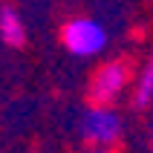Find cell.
<instances>
[{
  "label": "cell",
  "instance_id": "cell-1",
  "mask_svg": "<svg viewBox=\"0 0 153 153\" xmlns=\"http://www.w3.org/2000/svg\"><path fill=\"white\" fill-rule=\"evenodd\" d=\"M61 46L72 58H98L110 46V32L107 26L93 15H72L61 23Z\"/></svg>",
  "mask_w": 153,
  "mask_h": 153
},
{
  "label": "cell",
  "instance_id": "cell-2",
  "mask_svg": "<svg viewBox=\"0 0 153 153\" xmlns=\"http://www.w3.org/2000/svg\"><path fill=\"white\" fill-rule=\"evenodd\" d=\"M78 136L87 147H116L124 136V116L116 104H90L78 116Z\"/></svg>",
  "mask_w": 153,
  "mask_h": 153
},
{
  "label": "cell",
  "instance_id": "cell-3",
  "mask_svg": "<svg viewBox=\"0 0 153 153\" xmlns=\"http://www.w3.org/2000/svg\"><path fill=\"white\" fill-rule=\"evenodd\" d=\"M130 81H133V67L124 58L101 61L87 81V98L90 104H119L127 95Z\"/></svg>",
  "mask_w": 153,
  "mask_h": 153
},
{
  "label": "cell",
  "instance_id": "cell-4",
  "mask_svg": "<svg viewBox=\"0 0 153 153\" xmlns=\"http://www.w3.org/2000/svg\"><path fill=\"white\" fill-rule=\"evenodd\" d=\"M0 41L6 43L9 49H23L26 41H29L26 20L12 3H3L0 6Z\"/></svg>",
  "mask_w": 153,
  "mask_h": 153
},
{
  "label": "cell",
  "instance_id": "cell-5",
  "mask_svg": "<svg viewBox=\"0 0 153 153\" xmlns=\"http://www.w3.org/2000/svg\"><path fill=\"white\" fill-rule=\"evenodd\" d=\"M127 98L136 110H147L153 104V58H147L142 67L133 72V81H130Z\"/></svg>",
  "mask_w": 153,
  "mask_h": 153
},
{
  "label": "cell",
  "instance_id": "cell-6",
  "mask_svg": "<svg viewBox=\"0 0 153 153\" xmlns=\"http://www.w3.org/2000/svg\"><path fill=\"white\" fill-rule=\"evenodd\" d=\"M78 153H113L110 147H84V150H78Z\"/></svg>",
  "mask_w": 153,
  "mask_h": 153
},
{
  "label": "cell",
  "instance_id": "cell-7",
  "mask_svg": "<svg viewBox=\"0 0 153 153\" xmlns=\"http://www.w3.org/2000/svg\"><path fill=\"white\" fill-rule=\"evenodd\" d=\"M150 153H153V145H150Z\"/></svg>",
  "mask_w": 153,
  "mask_h": 153
}]
</instances>
